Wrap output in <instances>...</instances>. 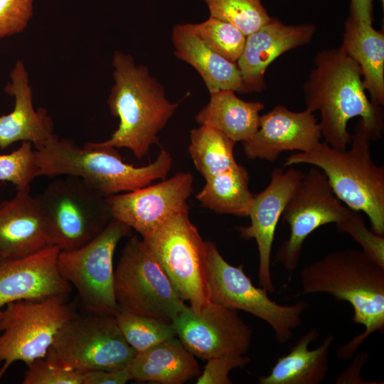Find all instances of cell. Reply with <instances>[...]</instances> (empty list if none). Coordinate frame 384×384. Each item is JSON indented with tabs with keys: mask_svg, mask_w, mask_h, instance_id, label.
<instances>
[{
	"mask_svg": "<svg viewBox=\"0 0 384 384\" xmlns=\"http://www.w3.org/2000/svg\"><path fill=\"white\" fill-rule=\"evenodd\" d=\"M314 63L303 90L306 110L320 112L325 142L345 151L351 139L348 122L356 117H360L371 141L380 139L384 129L383 110L368 98L358 63L341 47L320 50Z\"/></svg>",
	"mask_w": 384,
	"mask_h": 384,
	"instance_id": "1",
	"label": "cell"
},
{
	"mask_svg": "<svg viewBox=\"0 0 384 384\" xmlns=\"http://www.w3.org/2000/svg\"><path fill=\"white\" fill-rule=\"evenodd\" d=\"M301 294L326 293L348 302L352 320L365 329L341 346L337 356L348 360L372 334L384 330V267L362 250L346 249L327 254L301 272Z\"/></svg>",
	"mask_w": 384,
	"mask_h": 384,
	"instance_id": "2",
	"label": "cell"
},
{
	"mask_svg": "<svg viewBox=\"0 0 384 384\" xmlns=\"http://www.w3.org/2000/svg\"><path fill=\"white\" fill-rule=\"evenodd\" d=\"M112 66L114 84L107 102L119 124L110 139L88 143L99 147L127 148L141 159L152 144L158 143V133L178 103L167 99L162 85L150 75L146 65H137L132 55L116 50Z\"/></svg>",
	"mask_w": 384,
	"mask_h": 384,
	"instance_id": "3",
	"label": "cell"
},
{
	"mask_svg": "<svg viewBox=\"0 0 384 384\" xmlns=\"http://www.w3.org/2000/svg\"><path fill=\"white\" fill-rule=\"evenodd\" d=\"M35 151L38 176L78 177L104 197L166 179L172 166L171 156L165 149L152 163L136 167L123 161L115 148L94 146L88 142L80 146L55 134Z\"/></svg>",
	"mask_w": 384,
	"mask_h": 384,
	"instance_id": "4",
	"label": "cell"
},
{
	"mask_svg": "<svg viewBox=\"0 0 384 384\" xmlns=\"http://www.w3.org/2000/svg\"><path fill=\"white\" fill-rule=\"evenodd\" d=\"M370 142L358 120L348 150L320 142L309 151L289 155L284 166L306 164L321 170L335 196L350 209L363 212L373 231L384 235V167L373 161Z\"/></svg>",
	"mask_w": 384,
	"mask_h": 384,
	"instance_id": "5",
	"label": "cell"
},
{
	"mask_svg": "<svg viewBox=\"0 0 384 384\" xmlns=\"http://www.w3.org/2000/svg\"><path fill=\"white\" fill-rule=\"evenodd\" d=\"M175 291L195 311L210 302L206 243L188 215V206L174 213L142 237Z\"/></svg>",
	"mask_w": 384,
	"mask_h": 384,
	"instance_id": "6",
	"label": "cell"
},
{
	"mask_svg": "<svg viewBox=\"0 0 384 384\" xmlns=\"http://www.w3.org/2000/svg\"><path fill=\"white\" fill-rule=\"evenodd\" d=\"M137 351L114 316L75 314L58 330L45 358L60 368L87 372L126 368Z\"/></svg>",
	"mask_w": 384,
	"mask_h": 384,
	"instance_id": "7",
	"label": "cell"
},
{
	"mask_svg": "<svg viewBox=\"0 0 384 384\" xmlns=\"http://www.w3.org/2000/svg\"><path fill=\"white\" fill-rule=\"evenodd\" d=\"M206 243L210 302L245 311L262 319L270 326L279 343L290 341L294 331L302 325L308 302L302 300L287 305L272 300L265 289L252 284L242 265L229 264L215 243Z\"/></svg>",
	"mask_w": 384,
	"mask_h": 384,
	"instance_id": "8",
	"label": "cell"
},
{
	"mask_svg": "<svg viewBox=\"0 0 384 384\" xmlns=\"http://www.w3.org/2000/svg\"><path fill=\"white\" fill-rule=\"evenodd\" d=\"M36 197L47 218L50 245L60 251L89 243L112 219L105 197L78 177L55 179Z\"/></svg>",
	"mask_w": 384,
	"mask_h": 384,
	"instance_id": "9",
	"label": "cell"
},
{
	"mask_svg": "<svg viewBox=\"0 0 384 384\" xmlns=\"http://www.w3.org/2000/svg\"><path fill=\"white\" fill-rule=\"evenodd\" d=\"M75 314L64 295L7 304L0 312V380L14 362L45 358L58 330Z\"/></svg>",
	"mask_w": 384,
	"mask_h": 384,
	"instance_id": "10",
	"label": "cell"
},
{
	"mask_svg": "<svg viewBox=\"0 0 384 384\" xmlns=\"http://www.w3.org/2000/svg\"><path fill=\"white\" fill-rule=\"evenodd\" d=\"M119 309L172 322L186 306L142 240L130 236L114 270Z\"/></svg>",
	"mask_w": 384,
	"mask_h": 384,
	"instance_id": "11",
	"label": "cell"
},
{
	"mask_svg": "<svg viewBox=\"0 0 384 384\" xmlns=\"http://www.w3.org/2000/svg\"><path fill=\"white\" fill-rule=\"evenodd\" d=\"M131 235L130 227L112 218L89 243L74 250L60 251L58 271L77 289L87 312L114 316L119 312L114 292L113 257L119 240Z\"/></svg>",
	"mask_w": 384,
	"mask_h": 384,
	"instance_id": "12",
	"label": "cell"
},
{
	"mask_svg": "<svg viewBox=\"0 0 384 384\" xmlns=\"http://www.w3.org/2000/svg\"><path fill=\"white\" fill-rule=\"evenodd\" d=\"M351 209L335 196L326 175L311 168L298 183L281 218L289 224V236L278 248L275 259L291 274L299 265L304 240L317 228L346 220Z\"/></svg>",
	"mask_w": 384,
	"mask_h": 384,
	"instance_id": "13",
	"label": "cell"
},
{
	"mask_svg": "<svg viewBox=\"0 0 384 384\" xmlns=\"http://www.w3.org/2000/svg\"><path fill=\"white\" fill-rule=\"evenodd\" d=\"M171 323L183 346L202 360L245 355L252 342V330L237 310L213 302L199 311L186 305Z\"/></svg>",
	"mask_w": 384,
	"mask_h": 384,
	"instance_id": "14",
	"label": "cell"
},
{
	"mask_svg": "<svg viewBox=\"0 0 384 384\" xmlns=\"http://www.w3.org/2000/svg\"><path fill=\"white\" fill-rule=\"evenodd\" d=\"M193 177L179 172L159 183L105 197L112 218L144 236L179 210L188 207Z\"/></svg>",
	"mask_w": 384,
	"mask_h": 384,
	"instance_id": "15",
	"label": "cell"
},
{
	"mask_svg": "<svg viewBox=\"0 0 384 384\" xmlns=\"http://www.w3.org/2000/svg\"><path fill=\"white\" fill-rule=\"evenodd\" d=\"M304 175L293 167L286 171L274 169L267 188L253 195L248 213L250 224L236 228L242 239L255 240L259 252V284L270 294L275 291L270 264L276 228L288 199Z\"/></svg>",
	"mask_w": 384,
	"mask_h": 384,
	"instance_id": "16",
	"label": "cell"
},
{
	"mask_svg": "<svg viewBox=\"0 0 384 384\" xmlns=\"http://www.w3.org/2000/svg\"><path fill=\"white\" fill-rule=\"evenodd\" d=\"M321 137L320 125L312 112H293L278 105L260 116L257 130L242 143L249 159L274 161L286 151L311 150Z\"/></svg>",
	"mask_w": 384,
	"mask_h": 384,
	"instance_id": "17",
	"label": "cell"
},
{
	"mask_svg": "<svg viewBox=\"0 0 384 384\" xmlns=\"http://www.w3.org/2000/svg\"><path fill=\"white\" fill-rule=\"evenodd\" d=\"M60 251L56 245H49L22 258L0 256V312L12 302L65 296L71 292L70 284L58 269Z\"/></svg>",
	"mask_w": 384,
	"mask_h": 384,
	"instance_id": "18",
	"label": "cell"
},
{
	"mask_svg": "<svg viewBox=\"0 0 384 384\" xmlns=\"http://www.w3.org/2000/svg\"><path fill=\"white\" fill-rule=\"evenodd\" d=\"M316 31L313 23L287 25L276 18L246 36L236 64L245 92H260L266 87L264 75L269 65L290 50L309 43Z\"/></svg>",
	"mask_w": 384,
	"mask_h": 384,
	"instance_id": "19",
	"label": "cell"
},
{
	"mask_svg": "<svg viewBox=\"0 0 384 384\" xmlns=\"http://www.w3.org/2000/svg\"><path fill=\"white\" fill-rule=\"evenodd\" d=\"M30 188L0 203V256L18 259L50 245L44 210Z\"/></svg>",
	"mask_w": 384,
	"mask_h": 384,
	"instance_id": "20",
	"label": "cell"
},
{
	"mask_svg": "<svg viewBox=\"0 0 384 384\" xmlns=\"http://www.w3.org/2000/svg\"><path fill=\"white\" fill-rule=\"evenodd\" d=\"M10 78L4 91L14 97V107L8 114L0 116V149L19 141L29 142L37 149L54 135L53 121L44 108L34 109L32 89L22 60L16 63Z\"/></svg>",
	"mask_w": 384,
	"mask_h": 384,
	"instance_id": "21",
	"label": "cell"
},
{
	"mask_svg": "<svg viewBox=\"0 0 384 384\" xmlns=\"http://www.w3.org/2000/svg\"><path fill=\"white\" fill-rule=\"evenodd\" d=\"M171 40L174 55L196 70L210 93L223 90L245 92L237 64L213 51L188 23L174 26Z\"/></svg>",
	"mask_w": 384,
	"mask_h": 384,
	"instance_id": "22",
	"label": "cell"
},
{
	"mask_svg": "<svg viewBox=\"0 0 384 384\" xmlns=\"http://www.w3.org/2000/svg\"><path fill=\"white\" fill-rule=\"evenodd\" d=\"M127 368L130 380L162 384H181L201 374L194 356L176 336L137 353Z\"/></svg>",
	"mask_w": 384,
	"mask_h": 384,
	"instance_id": "23",
	"label": "cell"
},
{
	"mask_svg": "<svg viewBox=\"0 0 384 384\" xmlns=\"http://www.w3.org/2000/svg\"><path fill=\"white\" fill-rule=\"evenodd\" d=\"M341 49L359 65L363 85L375 105H384V32L372 23L348 17Z\"/></svg>",
	"mask_w": 384,
	"mask_h": 384,
	"instance_id": "24",
	"label": "cell"
},
{
	"mask_svg": "<svg viewBox=\"0 0 384 384\" xmlns=\"http://www.w3.org/2000/svg\"><path fill=\"white\" fill-rule=\"evenodd\" d=\"M312 328L304 334L284 356L279 357L270 373L259 377L260 384H319L329 370V354L334 336L329 334L312 350L310 343L319 337Z\"/></svg>",
	"mask_w": 384,
	"mask_h": 384,
	"instance_id": "25",
	"label": "cell"
},
{
	"mask_svg": "<svg viewBox=\"0 0 384 384\" xmlns=\"http://www.w3.org/2000/svg\"><path fill=\"white\" fill-rule=\"evenodd\" d=\"M210 101L195 117L200 125L215 128L231 139L244 142L250 138L260 124V112L265 105L246 102L230 90L210 93Z\"/></svg>",
	"mask_w": 384,
	"mask_h": 384,
	"instance_id": "26",
	"label": "cell"
},
{
	"mask_svg": "<svg viewBox=\"0 0 384 384\" xmlns=\"http://www.w3.org/2000/svg\"><path fill=\"white\" fill-rule=\"evenodd\" d=\"M248 183L247 169L238 164L206 180L196 198L202 206L218 213L246 217L253 198Z\"/></svg>",
	"mask_w": 384,
	"mask_h": 384,
	"instance_id": "27",
	"label": "cell"
},
{
	"mask_svg": "<svg viewBox=\"0 0 384 384\" xmlns=\"http://www.w3.org/2000/svg\"><path fill=\"white\" fill-rule=\"evenodd\" d=\"M235 143L209 126L201 125L191 130L188 153L206 181L238 164L233 154Z\"/></svg>",
	"mask_w": 384,
	"mask_h": 384,
	"instance_id": "28",
	"label": "cell"
},
{
	"mask_svg": "<svg viewBox=\"0 0 384 384\" xmlns=\"http://www.w3.org/2000/svg\"><path fill=\"white\" fill-rule=\"evenodd\" d=\"M115 318L124 338L137 353L176 336L169 321L121 309Z\"/></svg>",
	"mask_w": 384,
	"mask_h": 384,
	"instance_id": "29",
	"label": "cell"
},
{
	"mask_svg": "<svg viewBox=\"0 0 384 384\" xmlns=\"http://www.w3.org/2000/svg\"><path fill=\"white\" fill-rule=\"evenodd\" d=\"M207 6L210 16L228 21L245 36L257 31L272 17L262 0H201Z\"/></svg>",
	"mask_w": 384,
	"mask_h": 384,
	"instance_id": "30",
	"label": "cell"
},
{
	"mask_svg": "<svg viewBox=\"0 0 384 384\" xmlns=\"http://www.w3.org/2000/svg\"><path fill=\"white\" fill-rule=\"evenodd\" d=\"M188 26L213 51L232 63H237L246 40V36L238 27L212 16L203 22Z\"/></svg>",
	"mask_w": 384,
	"mask_h": 384,
	"instance_id": "31",
	"label": "cell"
},
{
	"mask_svg": "<svg viewBox=\"0 0 384 384\" xmlns=\"http://www.w3.org/2000/svg\"><path fill=\"white\" fill-rule=\"evenodd\" d=\"M38 173L36 151L29 142H22L9 154H0V181L11 182L17 190L30 188Z\"/></svg>",
	"mask_w": 384,
	"mask_h": 384,
	"instance_id": "32",
	"label": "cell"
},
{
	"mask_svg": "<svg viewBox=\"0 0 384 384\" xmlns=\"http://www.w3.org/2000/svg\"><path fill=\"white\" fill-rule=\"evenodd\" d=\"M336 228L349 235L367 256L384 267V235L370 231L360 213L351 210L346 220L336 224Z\"/></svg>",
	"mask_w": 384,
	"mask_h": 384,
	"instance_id": "33",
	"label": "cell"
},
{
	"mask_svg": "<svg viewBox=\"0 0 384 384\" xmlns=\"http://www.w3.org/2000/svg\"><path fill=\"white\" fill-rule=\"evenodd\" d=\"M26 366L23 384H83V372L55 366L45 358Z\"/></svg>",
	"mask_w": 384,
	"mask_h": 384,
	"instance_id": "34",
	"label": "cell"
},
{
	"mask_svg": "<svg viewBox=\"0 0 384 384\" xmlns=\"http://www.w3.org/2000/svg\"><path fill=\"white\" fill-rule=\"evenodd\" d=\"M33 0H0V39L23 32L33 16Z\"/></svg>",
	"mask_w": 384,
	"mask_h": 384,
	"instance_id": "35",
	"label": "cell"
},
{
	"mask_svg": "<svg viewBox=\"0 0 384 384\" xmlns=\"http://www.w3.org/2000/svg\"><path fill=\"white\" fill-rule=\"evenodd\" d=\"M250 362V358L245 355L228 354L210 358L196 383L230 384L229 373L234 368L245 367Z\"/></svg>",
	"mask_w": 384,
	"mask_h": 384,
	"instance_id": "36",
	"label": "cell"
},
{
	"mask_svg": "<svg viewBox=\"0 0 384 384\" xmlns=\"http://www.w3.org/2000/svg\"><path fill=\"white\" fill-rule=\"evenodd\" d=\"M130 380L127 367L83 372V384H124Z\"/></svg>",
	"mask_w": 384,
	"mask_h": 384,
	"instance_id": "37",
	"label": "cell"
},
{
	"mask_svg": "<svg viewBox=\"0 0 384 384\" xmlns=\"http://www.w3.org/2000/svg\"><path fill=\"white\" fill-rule=\"evenodd\" d=\"M368 360V353L361 352L358 355L351 363L336 378V383H356L364 384L361 376L362 368Z\"/></svg>",
	"mask_w": 384,
	"mask_h": 384,
	"instance_id": "38",
	"label": "cell"
},
{
	"mask_svg": "<svg viewBox=\"0 0 384 384\" xmlns=\"http://www.w3.org/2000/svg\"><path fill=\"white\" fill-rule=\"evenodd\" d=\"M350 17L372 23L373 0H351Z\"/></svg>",
	"mask_w": 384,
	"mask_h": 384,
	"instance_id": "39",
	"label": "cell"
},
{
	"mask_svg": "<svg viewBox=\"0 0 384 384\" xmlns=\"http://www.w3.org/2000/svg\"><path fill=\"white\" fill-rule=\"evenodd\" d=\"M383 4H383H384V0H380Z\"/></svg>",
	"mask_w": 384,
	"mask_h": 384,
	"instance_id": "40",
	"label": "cell"
}]
</instances>
